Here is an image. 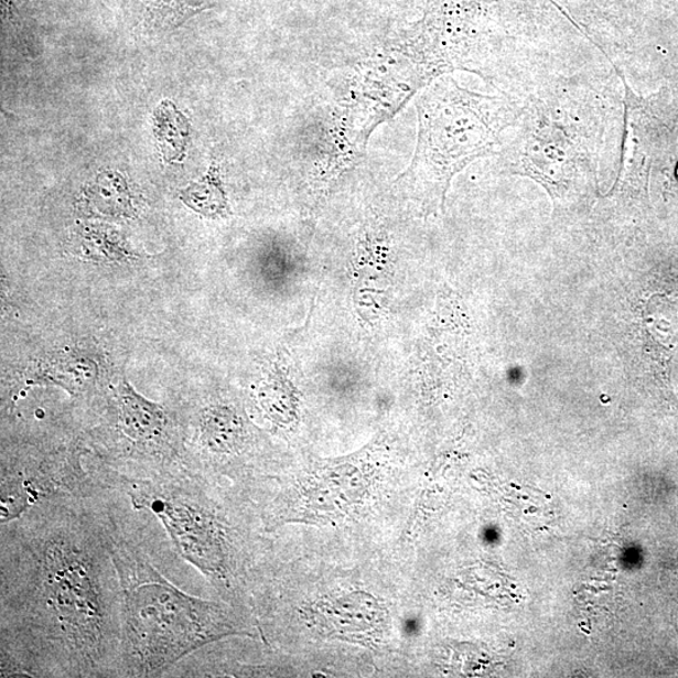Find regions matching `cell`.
<instances>
[{
    "instance_id": "3",
    "label": "cell",
    "mask_w": 678,
    "mask_h": 678,
    "mask_svg": "<svg viewBox=\"0 0 678 678\" xmlns=\"http://www.w3.org/2000/svg\"><path fill=\"white\" fill-rule=\"evenodd\" d=\"M134 510L153 515L176 553L225 601L239 600L250 560V538L223 496L220 481L179 466L148 477L97 475Z\"/></svg>"
},
{
    "instance_id": "2",
    "label": "cell",
    "mask_w": 678,
    "mask_h": 678,
    "mask_svg": "<svg viewBox=\"0 0 678 678\" xmlns=\"http://www.w3.org/2000/svg\"><path fill=\"white\" fill-rule=\"evenodd\" d=\"M116 492L105 496L108 548L122 596L120 677H166L187 656L233 636H251L230 604L180 590L152 563L136 518Z\"/></svg>"
},
{
    "instance_id": "5",
    "label": "cell",
    "mask_w": 678,
    "mask_h": 678,
    "mask_svg": "<svg viewBox=\"0 0 678 678\" xmlns=\"http://www.w3.org/2000/svg\"><path fill=\"white\" fill-rule=\"evenodd\" d=\"M602 103L582 87L540 90L523 105L508 153L512 173L529 176L563 198L592 180L604 133Z\"/></svg>"
},
{
    "instance_id": "6",
    "label": "cell",
    "mask_w": 678,
    "mask_h": 678,
    "mask_svg": "<svg viewBox=\"0 0 678 678\" xmlns=\"http://www.w3.org/2000/svg\"><path fill=\"white\" fill-rule=\"evenodd\" d=\"M42 370L40 381L61 386L72 396L88 391L97 378L95 362L78 355L54 357Z\"/></svg>"
},
{
    "instance_id": "1",
    "label": "cell",
    "mask_w": 678,
    "mask_h": 678,
    "mask_svg": "<svg viewBox=\"0 0 678 678\" xmlns=\"http://www.w3.org/2000/svg\"><path fill=\"white\" fill-rule=\"evenodd\" d=\"M34 506L0 532V677H120L122 596L105 495Z\"/></svg>"
},
{
    "instance_id": "8",
    "label": "cell",
    "mask_w": 678,
    "mask_h": 678,
    "mask_svg": "<svg viewBox=\"0 0 678 678\" xmlns=\"http://www.w3.org/2000/svg\"><path fill=\"white\" fill-rule=\"evenodd\" d=\"M153 125L165 160L176 162L183 159L189 140L186 117L173 104L162 101L153 114Z\"/></svg>"
},
{
    "instance_id": "4",
    "label": "cell",
    "mask_w": 678,
    "mask_h": 678,
    "mask_svg": "<svg viewBox=\"0 0 678 678\" xmlns=\"http://www.w3.org/2000/svg\"><path fill=\"white\" fill-rule=\"evenodd\" d=\"M419 133L411 165L397 177L430 209H444L452 179L476 159L495 153L502 134L518 122L523 105L474 94L445 76L418 101Z\"/></svg>"
},
{
    "instance_id": "7",
    "label": "cell",
    "mask_w": 678,
    "mask_h": 678,
    "mask_svg": "<svg viewBox=\"0 0 678 678\" xmlns=\"http://www.w3.org/2000/svg\"><path fill=\"white\" fill-rule=\"evenodd\" d=\"M179 197L190 209L206 218H225L230 213L219 175V166L216 164L212 165L202 180L181 190Z\"/></svg>"
}]
</instances>
